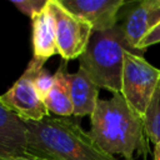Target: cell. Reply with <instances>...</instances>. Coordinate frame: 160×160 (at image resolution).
Wrapping results in <instances>:
<instances>
[{
  "label": "cell",
  "mask_w": 160,
  "mask_h": 160,
  "mask_svg": "<svg viewBox=\"0 0 160 160\" xmlns=\"http://www.w3.org/2000/svg\"><path fill=\"white\" fill-rule=\"evenodd\" d=\"M49 8L55 24L58 54L65 61L80 58L94 32L91 24L70 12L60 0H49Z\"/></svg>",
  "instance_id": "obj_6"
},
{
  "label": "cell",
  "mask_w": 160,
  "mask_h": 160,
  "mask_svg": "<svg viewBox=\"0 0 160 160\" xmlns=\"http://www.w3.org/2000/svg\"><path fill=\"white\" fill-rule=\"evenodd\" d=\"M158 42H160V21L144 36V39L140 41V44L138 46V50L144 51L146 48H149L151 45H155Z\"/></svg>",
  "instance_id": "obj_16"
},
{
  "label": "cell",
  "mask_w": 160,
  "mask_h": 160,
  "mask_svg": "<svg viewBox=\"0 0 160 160\" xmlns=\"http://www.w3.org/2000/svg\"><path fill=\"white\" fill-rule=\"evenodd\" d=\"M154 160H160V142L154 146Z\"/></svg>",
  "instance_id": "obj_18"
},
{
  "label": "cell",
  "mask_w": 160,
  "mask_h": 160,
  "mask_svg": "<svg viewBox=\"0 0 160 160\" xmlns=\"http://www.w3.org/2000/svg\"><path fill=\"white\" fill-rule=\"evenodd\" d=\"M69 81L72 115L76 118L85 115L91 116L99 101V86H96V84L81 68H79L75 74H69Z\"/></svg>",
  "instance_id": "obj_11"
},
{
  "label": "cell",
  "mask_w": 160,
  "mask_h": 160,
  "mask_svg": "<svg viewBox=\"0 0 160 160\" xmlns=\"http://www.w3.org/2000/svg\"><path fill=\"white\" fill-rule=\"evenodd\" d=\"M49 0H22V1H11L22 14H25L26 16H29L30 19L38 14L39 11H41Z\"/></svg>",
  "instance_id": "obj_14"
},
{
  "label": "cell",
  "mask_w": 160,
  "mask_h": 160,
  "mask_svg": "<svg viewBox=\"0 0 160 160\" xmlns=\"http://www.w3.org/2000/svg\"><path fill=\"white\" fill-rule=\"evenodd\" d=\"M5 160H45V159H41V158H38V156H34L29 152H25L24 155L21 156H16V158H10V159H5Z\"/></svg>",
  "instance_id": "obj_17"
},
{
  "label": "cell",
  "mask_w": 160,
  "mask_h": 160,
  "mask_svg": "<svg viewBox=\"0 0 160 160\" xmlns=\"http://www.w3.org/2000/svg\"><path fill=\"white\" fill-rule=\"evenodd\" d=\"M131 51L142 55V51L131 49L125 39L122 26L104 31H94L86 50L79 58L80 68L86 71L96 86L112 94L121 92L124 54Z\"/></svg>",
  "instance_id": "obj_3"
},
{
  "label": "cell",
  "mask_w": 160,
  "mask_h": 160,
  "mask_svg": "<svg viewBox=\"0 0 160 160\" xmlns=\"http://www.w3.org/2000/svg\"><path fill=\"white\" fill-rule=\"evenodd\" d=\"M44 65V61L32 58L22 75L5 94L0 95L2 104L24 121H39L49 115V110L35 86V79Z\"/></svg>",
  "instance_id": "obj_5"
},
{
  "label": "cell",
  "mask_w": 160,
  "mask_h": 160,
  "mask_svg": "<svg viewBox=\"0 0 160 160\" xmlns=\"http://www.w3.org/2000/svg\"><path fill=\"white\" fill-rule=\"evenodd\" d=\"M144 126L148 139L152 141L154 145L160 142V80L145 111Z\"/></svg>",
  "instance_id": "obj_13"
},
{
  "label": "cell",
  "mask_w": 160,
  "mask_h": 160,
  "mask_svg": "<svg viewBox=\"0 0 160 160\" xmlns=\"http://www.w3.org/2000/svg\"><path fill=\"white\" fill-rule=\"evenodd\" d=\"M90 136L110 155H121L125 160H134V154L146 158L148 144L144 119L126 102L121 92L108 100L98 101L91 114Z\"/></svg>",
  "instance_id": "obj_2"
},
{
  "label": "cell",
  "mask_w": 160,
  "mask_h": 160,
  "mask_svg": "<svg viewBox=\"0 0 160 160\" xmlns=\"http://www.w3.org/2000/svg\"><path fill=\"white\" fill-rule=\"evenodd\" d=\"M54 81L50 91L44 99L46 109L60 118H69L72 115V104L70 94L69 72L66 71V61L62 60L56 72L52 75Z\"/></svg>",
  "instance_id": "obj_12"
},
{
  "label": "cell",
  "mask_w": 160,
  "mask_h": 160,
  "mask_svg": "<svg viewBox=\"0 0 160 160\" xmlns=\"http://www.w3.org/2000/svg\"><path fill=\"white\" fill-rule=\"evenodd\" d=\"M160 21V0H144L126 16L122 31L129 46L136 51L144 36Z\"/></svg>",
  "instance_id": "obj_9"
},
{
  "label": "cell",
  "mask_w": 160,
  "mask_h": 160,
  "mask_svg": "<svg viewBox=\"0 0 160 160\" xmlns=\"http://www.w3.org/2000/svg\"><path fill=\"white\" fill-rule=\"evenodd\" d=\"M31 29L32 58L45 62L49 58L58 54L55 24L49 8V1L41 11L31 18Z\"/></svg>",
  "instance_id": "obj_10"
},
{
  "label": "cell",
  "mask_w": 160,
  "mask_h": 160,
  "mask_svg": "<svg viewBox=\"0 0 160 160\" xmlns=\"http://www.w3.org/2000/svg\"><path fill=\"white\" fill-rule=\"evenodd\" d=\"M26 152L45 160H118L104 151L82 128L69 118L45 116L25 121Z\"/></svg>",
  "instance_id": "obj_1"
},
{
  "label": "cell",
  "mask_w": 160,
  "mask_h": 160,
  "mask_svg": "<svg viewBox=\"0 0 160 160\" xmlns=\"http://www.w3.org/2000/svg\"><path fill=\"white\" fill-rule=\"evenodd\" d=\"M26 142L25 121L0 100V160L24 155Z\"/></svg>",
  "instance_id": "obj_8"
},
{
  "label": "cell",
  "mask_w": 160,
  "mask_h": 160,
  "mask_svg": "<svg viewBox=\"0 0 160 160\" xmlns=\"http://www.w3.org/2000/svg\"><path fill=\"white\" fill-rule=\"evenodd\" d=\"M159 80L160 69L149 64L142 55L131 51L124 54L121 95L142 119Z\"/></svg>",
  "instance_id": "obj_4"
},
{
  "label": "cell",
  "mask_w": 160,
  "mask_h": 160,
  "mask_svg": "<svg viewBox=\"0 0 160 160\" xmlns=\"http://www.w3.org/2000/svg\"><path fill=\"white\" fill-rule=\"evenodd\" d=\"M74 15L91 24L94 31H104L116 26L118 12L124 0H60Z\"/></svg>",
  "instance_id": "obj_7"
},
{
  "label": "cell",
  "mask_w": 160,
  "mask_h": 160,
  "mask_svg": "<svg viewBox=\"0 0 160 160\" xmlns=\"http://www.w3.org/2000/svg\"><path fill=\"white\" fill-rule=\"evenodd\" d=\"M52 81H54V76L50 75L45 69H42L39 72V75L36 76V79H35V86H36L38 92H39V95L41 96L42 100L45 99V96L50 91L51 85H52Z\"/></svg>",
  "instance_id": "obj_15"
}]
</instances>
